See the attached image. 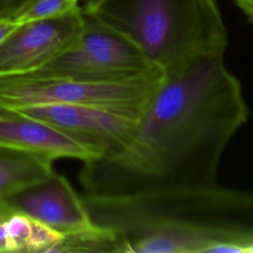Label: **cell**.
I'll list each match as a JSON object with an SVG mask.
<instances>
[{"label": "cell", "instance_id": "cell-1", "mask_svg": "<svg viewBox=\"0 0 253 253\" xmlns=\"http://www.w3.org/2000/svg\"><path fill=\"white\" fill-rule=\"evenodd\" d=\"M223 56H207L164 74L126 146L84 161L79 179L86 194L218 184L221 156L248 119L241 84Z\"/></svg>", "mask_w": 253, "mask_h": 253}, {"label": "cell", "instance_id": "cell-2", "mask_svg": "<svg viewBox=\"0 0 253 253\" xmlns=\"http://www.w3.org/2000/svg\"><path fill=\"white\" fill-rule=\"evenodd\" d=\"M81 199L125 253H252L253 192L216 184Z\"/></svg>", "mask_w": 253, "mask_h": 253}, {"label": "cell", "instance_id": "cell-3", "mask_svg": "<svg viewBox=\"0 0 253 253\" xmlns=\"http://www.w3.org/2000/svg\"><path fill=\"white\" fill-rule=\"evenodd\" d=\"M82 10L126 37L165 74L224 55L227 46L214 0H86Z\"/></svg>", "mask_w": 253, "mask_h": 253}, {"label": "cell", "instance_id": "cell-4", "mask_svg": "<svg viewBox=\"0 0 253 253\" xmlns=\"http://www.w3.org/2000/svg\"><path fill=\"white\" fill-rule=\"evenodd\" d=\"M163 76L164 72L161 71L120 81L5 76L0 77V107L17 109L43 104L94 105L140 115Z\"/></svg>", "mask_w": 253, "mask_h": 253}, {"label": "cell", "instance_id": "cell-5", "mask_svg": "<svg viewBox=\"0 0 253 253\" xmlns=\"http://www.w3.org/2000/svg\"><path fill=\"white\" fill-rule=\"evenodd\" d=\"M84 17V30L71 45L41 69L24 75L120 81L161 71L120 32L91 15Z\"/></svg>", "mask_w": 253, "mask_h": 253}, {"label": "cell", "instance_id": "cell-6", "mask_svg": "<svg viewBox=\"0 0 253 253\" xmlns=\"http://www.w3.org/2000/svg\"><path fill=\"white\" fill-rule=\"evenodd\" d=\"M13 110L67 131L91 146L99 157L123 149L139 118L130 111L94 105L43 104Z\"/></svg>", "mask_w": 253, "mask_h": 253}, {"label": "cell", "instance_id": "cell-7", "mask_svg": "<svg viewBox=\"0 0 253 253\" xmlns=\"http://www.w3.org/2000/svg\"><path fill=\"white\" fill-rule=\"evenodd\" d=\"M82 6L66 15L20 24L0 44V77L41 69L82 34Z\"/></svg>", "mask_w": 253, "mask_h": 253}, {"label": "cell", "instance_id": "cell-8", "mask_svg": "<svg viewBox=\"0 0 253 253\" xmlns=\"http://www.w3.org/2000/svg\"><path fill=\"white\" fill-rule=\"evenodd\" d=\"M9 212L23 213L62 234L93 225L81 197L54 172L0 200V216Z\"/></svg>", "mask_w": 253, "mask_h": 253}, {"label": "cell", "instance_id": "cell-9", "mask_svg": "<svg viewBox=\"0 0 253 253\" xmlns=\"http://www.w3.org/2000/svg\"><path fill=\"white\" fill-rule=\"evenodd\" d=\"M0 145L53 161L69 157L83 162L99 157L88 144L67 131L16 110L0 107Z\"/></svg>", "mask_w": 253, "mask_h": 253}, {"label": "cell", "instance_id": "cell-10", "mask_svg": "<svg viewBox=\"0 0 253 253\" xmlns=\"http://www.w3.org/2000/svg\"><path fill=\"white\" fill-rule=\"evenodd\" d=\"M51 165L44 157L0 145V200L50 176Z\"/></svg>", "mask_w": 253, "mask_h": 253}, {"label": "cell", "instance_id": "cell-11", "mask_svg": "<svg viewBox=\"0 0 253 253\" xmlns=\"http://www.w3.org/2000/svg\"><path fill=\"white\" fill-rule=\"evenodd\" d=\"M51 252H122V246L112 230L93 224L63 233Z\"/></svg>", "mask_w": 253, "mask_h": 253}, {"label": "cell", "instance_id": "cell-12", "mask_svg": "<svg viewBox=\"0 0 253 253\" xmlns=\"http://www.w3.org/2000/svg\"><path fill=\"white\" fill-rule=\"evenodd\" d=\"M79 3L80 0H35L9 18L18 24L57 18L79 9Z\"/></svg>", "mask_w": 253, "mask_h": 253}, {"label": "cell", "instance_id": "cell-13", "mask_svg": "<svg viewBox=\"0 0 253 253\" xmlns=\"http://www.w3.org/2000/svg\"><path fill=\"white\" fill-rule=\"evenodd\" d=\"M0 218L3 220L12 252H27L32 218L19 212H9Z\"/></svg>", "mask_w": 253, "mask_h": 253}, {"label": "cell", "instance_id": "cell-14", "mask_svg": "<svg viewBox=\"0 0 253 253\" xmlns=\"http://www.w3.org/2000/svg\"><path fill=\"white\" fill-rule=\"evenodd\" d=\"M62 233L48 225L32 219V230L28 242L27 252H51L61 238Z\"/></svg>", "mask_w": 253, "mask_h": 253}, {"label": "cell", "instance_id": "cell-15", "mask_svg": "<svg viewBox=\"0 0 253 253\" xmlns=\"http://www.w3.org/2000/svg\"><path fill=\"white\" fill-rule=\"evenodd\" d=\"M19 25L9 17L0 19V44Z\"/></svg>", "mask_w": 253, "mask_h": 253}, {"label": "cell", "instance_id": "cell-16", "mask_svg": "<svg viewBox=\"0 0 253 253\" xmlns=\"http://www.w3.org/2000/svg\"><path fill=\"white\" fill-rule=\"evenodd\" d=\"M239 9L253 23V0H235Z\"/></svg>", "mask_w": 253, "mask_h": 253}, {"label": "cell", "instance_id": "cell-17", "mask_svg": "<svg viewBox=\"0 0 253 253\" xmlns=\"http://www.w3.org/2000/svg\"><path fill=\"white\" fill-rule=\"evenodd\" d=\"M0 252H12L11 245L4 227V223L1 218H0Z\"/></svg>", "mask_w": 253, "mask_h": 253}, {"label": "cell", "instance_id": "cell-18", "mask_svg": "<svg viewBox=\"0 0 253 253\" xmlns=\"http://www.w3.org/2000/svg\"><path fill=\"white\" fill-rule=\"evenodd\" d=\"M33 1H35V0H10L8 17H11L16 12L24 9L25 7L30 5Z\"/></svg>", "mask_w": 253, "mask_h": 253}, {"label": "cell", "instance_id": "cell-19", "mask_svg": "<svg viewBox=\"0 0 253 253\" xmlns=\"http://www.w3.org/2000/svg\"><path fill=\"white\" fill-rule=\"evenodd\" d=\"M10 0H0V19L8 17Z\"/></svg>", "mask_w": 253, "mask_h": 253}, {"label": "cell", "instance_id": "cell-20", "mask_svg": "<svg viewBox=\"0 0 253 253\" xmlns=\"http://www.w3.org/2000/svg\"><path fill=\"white\" fill-rule=\"evenodd\" d=\"M252 253H253V248H252Z\"/></svg>", "mask_w": 253, "mask_h": 253}, {"label": "cell", "instance_id": "cell-21", "mask_svg": "<svg viewBox=\"0 0 253 253\" xmlns=\"http://www.w3.org/2000/svg\"><path fill=\"white\" fill-rule=\"evenodd\" d=\"M80 1H82V0H80ZM84 1H86V0H84Z\"/></svg>", "mask_w": 253, "mask_h": 253}]
</instances>
